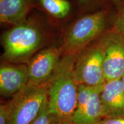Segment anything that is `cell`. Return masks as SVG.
I'll return each mask as SVG.
<instances>
[{
    "instance_id": "8",
    "label": "cell",
    "mask_w": 124,
    "mask_h": 124,
    "mask_svg": "<svg viewBox=\"0 0 124 124\" xmlns=\"http://www.w3.org/2000/svg\"><path fill=\"white\" fill-rule=\"evenodd\" d=\"M29 83L27 64L8 63L0 68V93L2 97H13Z\"/></svg>"
},
{
    "instance_id": "17",
    "label": "cell",
    "mask_w": 124,
    "mask_h": 124,
    "mask_svg": "<svg viewBox=\"0 0 124 124\" xmlns=\"http://www.w3.org/2000/svg\"><path fill=\"white\" fill-rule=\"evenodd\" d=\"M9 121V113L7 105L0 106V124H8Z\"/></svg>"
},
{
    "instance_id": "18",
    "label": "cell",
    "mask_w": 124,
    "mask_h": 124,
    "mask_svg": "<svg viewBox=\"0 0 124 124\" xmlns=\"http://www.w3.org/2000/svg\"><path fill=\"white\" fill-rule=\"evenodd\" d=\"M96 124H124V117L103 118Z\"/></svg>"
},
{
    "instance_id": "6",
    "label": "cell",
    "mask_w": 124,
    "mask_h": 124,
    "mask_svg": "<svg viewBox=\"0 0 124 124\" xmlns=\"http://www.w3.org/2000/svg\"><path fill=\"white\" fill-rule=\"evenodd\" d=\"M99 40L104 51L106 82L121 79L124 73V35L111 28Z\"/></svg>"
},
{
    "instance_id": "7",
    "label": "cell",
    "mask_w": 124,
    "mask_h": 124,
    "mask_svg": "<svg viewBox=\"0 0 124 124\" xmlns=\"http://www.w3.org/2000/svg\"><path fill=\"white\" fill-rule=\"evenodd\" d=\"M62 48L55 46L39 51L27 63L29 82L46 85L53 76L62 58Z\"/></svg>"
},
{
    "instance_id": "21",
    "label": "cell",
    "mask_w": 124,
    "mask_h": 124,
    "mask_svg": "<svg viewBox=\"0 0 124 124\" xmlns=\"http://www.w3.org/2000/svg\"><path fill=\"white\" fill-rule=\"evenodd\" d=\"M121 79L122 83H123V84H124V74H123V75H122V77Z\"/></svg>"
},
{
    "instance_id": "20",
    "label": "cell",
    "mask_w": 124,
    "mask_h": 124,
    "mask_svg": "<svg viewBox=\"0 0 124 124\" xmlns=\"http://www.w3.org/2000/svg\"><path fill=\"white\" fill-rule=\"evenodd\" d=\"M54 124H74L73 122H71L70 120H66V121H64L58 122V123H56Z\"/></svg>"
},
{
    "instance_id": "5",
    "label": "cell",
    "mask_w": 124,
    "mask_h": 124,
    "mask_svg": "<svg viewBox=\"0 0 124 124\" xmlns=\"http://www.w3.org/2000/svg\"><path fill=\"white\" fill-rule=\"evenodd\" d=\"M99 39L76 55L74 73L78 85L98 87L106 82L104 51Z\"/></svg>"
},
{
    "instance_id": "16",
    "label": "cell",
    "mask_w": 124,
    "mask_h": 124,
    "mask_svg": "<svg viewBox=\"0 0 124 124\" xmlns=\"http://www.w3.org/2000/svg\"><path fill=\"white\" fill-rule=\"evenodd\" d=\"M54 121L49 113L48 101L43 105L39 115L31 124H54Z\"/></svg>"
},
{
    "instance_id": "2",
    "label": "cell",
    "mask_w": 124,
    "mask_h": 124,
    "mask_svg": "<svg viewBox=\"0 0 124 124\" xmlns=\"http://www.w3.org/2000/svg\"><path fill=\"white\" fill-rule=\"evenodd\" d=\"M114 13L108 5L77 20L64 35L63 55H77L112 28Z\"/></svg>"
},
{
    "instance_id": "11",
    "label": "cell",
    "mask_w": 124,
    "mask_h": 124,
    "mask_svg": "<svg viewBox=\"0 0 124 124\" xmlns=\"http://www.w3.org/2000/svg\"><path fill=\"white\" fill-rule=\"evenodd\" d=\"M103 87H95L84 111L78 118L71 122L75 124H96L103 118L101 100V93Z\"/></svg>"
},
{
    "instance_id": "14",
    "label": "cell",
    "mask_w": 124,
    "mask_h": 124,
    "mask_svg": "<svg viewBox=\"0 0 124 124\" xmlns=\"http://www.w3.org/2000/svg\"><path fill=\"white\" fill-rule=\"evenodd\" d=\"M108 0H75L78 6L82 9H93L96 10L106 7Z\"/></svg>"
},
{
    "instance_id": "9",
    "label": "cell",
    "mask_w": 124,
    "mask_h": 124,
    "mask_svg": "<svg viewBox=\"0 0 124 124\" xmlns=\"http://www.w3.org/2000/svg\"><path fill=\"white\" fill-rule=\"evenodd\" d=\"M101 100L103 118L124 117V85L121 79L105 82Z\"/></svg>"
},
{
    "instance_id": "15",
    "label": "cell",
    "mask_w": 124,
    "mask_h": 124,
    "mask_svg": "<svg viewBox=\"0 0 124 124\" xmlns=\"http://www.w3.org/2000/svg\"><path fill=\"white\" fill-rule=\"evenodd\" d=\"M112 28L124 35V4L116 9L113 16Z\"/></svg>"
},
{
    "instance_id": "10",
    "label": "cell",
    "mask_w": 124,
    "mask_h": 124,
    "mask_svg": "<svg viewBox=\"0 0 124 124\" xmlns=\"http://www.w3.org/2000/svg\"><path fill=\"white\" fill-rule=\"evenodd\" d=\"M34 6L33 0H0L1 23L13 26L24 22Z\"/></svg>"
},
{
    "instance_id": "1",
    "label": "cell",
    "mask_w": 124,
    "mask_h": 124,
    "mask_svg": "<svg viewBox=\"0 0 124 124\" xmlns=\"http://www.w3.org/2000/svg\"><path fill=\"white\" fill-rule=\"evenodd\" d=\"M76 55H63L46 84L49 113L54 123L70 120L77 108L78 86L74 73Z\"/></svg>"
},
{
    "instance_id": "13",
    "label": "cell",
    "mask_w": 124,
    "mask_h": 124,
    "mask_svg": "<svg viewBox=\"0 0 124 124\" xmlns=\"http://www.w3.org/2000/svg\"><path fill=\"white\" fill-rule=\"evenodd\" d=\"M95 87H91L85 85H78L77 108L74 115L70 119L71 121L75 120L82 114L90 100L91 95Z\"/></svg>"
},
{
    "instance_id": "3",
    "label": "cell",
    "mask_w": 124,
    "mask_h": 124,
    "mask_svg": "<svg viewBox=\"0 0 124 124\" xmlns=\"http://www.w3.org/2000/svg\"><path fill=\"white\" fill-rule=\"evenodd\" d=\"M44 40L42 29L33 21L26 20L3 33L2 59L9 63L25 64L39 51Z\"/></svg>"
},
{
    "instance_id": "19",
    "label": "cell",
    "mask_w": 124,
    "mask_h": 124,
    "mask_svg": "<svg viewBox=\"0 0 124 124\" xmlns=\"http://www.w3.org/2000/svg\"><path fill=\"white\" fill-rule=\"evenodd\" d=\"M108 1L111 3L112 5L114 6L115 10L124 4V0H108Z\"/></svg>"
},
{
    "instance_id": "12",
    "label": "cell",
    "mask_w": 124,
    "mask_h": 124,
    "mask_svg": "<svg viewBox=\"0 0 124 124\" xmlns=\"http://www.w3.org/2000/svg\"><path fill=\"white\" fill-rule=\"evenodd\" d=\"M45 11L57 18H63L69 16L72 8L70 0H33Z\"/></svg>"
},
{
    "instance_id": "4",
    "label": "cell",
    "mask_w": 124,
    "mask_h": 124,
    "mask_svg": "<svg viewBox=\"0 0 124 124\" xmlns=\"http://www.w3.org/2000/svg\"><path fill=\"white\" fill-rule=\"evenodd\" d=\"M46 100V85L29 82L6 103L9 113L8 124H31L38 117Z\"/></svg>"
}]
</instances>
